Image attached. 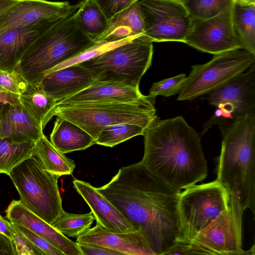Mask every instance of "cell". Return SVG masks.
I'll use <instances>...</instances> for the list:
<instances>
[{
    "label": "cell",
    "mask_w": 255,
    "mask_h": 255,
    "mask_svg": "<svg viewBox=\"0 0 255 255\" xmlns=\"http://www.w3.org/2000/svg\"><path fill=\"white\" fill-rule=\"evenodd\" d=\"M96 189L141 232L154 255H166L182 242L180 190L154 176L140 162L121 167Z\"/></svg>",
    "instance_id": "cell-1"
},
{
    "label": "cell",
    "mask_w": 255,
    "mask_h": 255,
    "mask_svg": "<svg viewBox=\"0 0 255 255\" xmlns=\"http://www.w3.org/2000/svg\"><path fill=\"white\" fill-rule=\"evenodd\" d=\"M143 135L144 154L139 162L167 185L181 190L207 177L200 136L182 116L157 117Z\"/></svg>",
    "instance_id": "cell-2"
},
{
    "label": "cell",
    "mask_w": 255,
    "mask_h": 255,
    "mask_svg": "<svg viewBox=\"0 0 255 255\" xmlns=\"http://www.w3.org/2000/svg\"><path fill=\"white\" fill-rule=\"evenodd\" d=\"M223 139L217 159V179L226 189L229 204L255 214V113L220 128Z\"/></svg>",
    "instance_id": "cell-3"
},
{
    "label": "cell",
    "mask_w": 255,
    "mask_h": 255,
    "mask_svg": "<svg viewBox=\"0 0 255 255\" xmlns=\"http://www.w3.org/2000/svg\"><path fill=\"white\" fill-rule=\"evenodd\" d=\"M78 16V9L58 20L22 56L16 70L29 83L40 82L46 72L97 42L81 29Z\"/></svg>",
    "instance_id": "cell-4"
},
{
    "label": "cell",
    "mask_w": 255,
    "mask_h": 255,
    "mask_svg": "<svg viewBox=\"0 0 255 255\" xmlns=\"http://www.w3.org/2000/svg\"><path fill=\"white\" fill-rule=\"evenodd\" d=\"M155 98L148 95L128 102L57 106L54 116L75 123L96 140L104 128L113 125L130 123L147 128L157 117L154 107Z\"/></svg>",
    "instance_id": "cell-5"
},
{
    "label": "cell",
    "mask_w": 255,
    "mask_h": 255,
    "mask_svg": "<svg viewBox=\"0 0 255 255\" xmlns=\"http://www.w3.org/2000/svg\"><path fill=\"white\" fill-rule=\"evenodd\" d=\"M8 175L21 203L51 225L63 210L58 185L60 176L46 170L35 155L15 166Z\"/></svg>",
    "instance_id": "cell-6"
},
{
    "label": "cell",
    "mask_w": 255,
    "mask_h": 255,
    "mask_svg": "<svg viewBox=\"0 0 255 255\" xmlns=\"http://www.w3.org/2000/svg\"><path fill=\"white\" fill-rule=\"evenodd\" d=\"M153 53L152 42L138 37L80 64L97 81L139 87L141 77L151 64Z\"/></svg>",
    "instance_id": "cell-7"
},
{
    "label": "cell",
    "mask_w": 255,
    "mask_h": 255,
    "mask_svg": "<svg viewBox=\"0 0 255 255\" xmlns=\"http://www.w3.org/2000/svg\"><path fill=\"white\" fill-rule=\"evenodd\" d=\"M184 189L179 196L178 210L182 234L180 244H187L229 207V196L217 179Z\"/></svg>",
    "instance_id": "cell-8"
},
{
    "label": "cell",
    "mask_w": 255,
    "mask_h": 255,
    "mask_svg": "<svg viewBox=\"0 0 255 255\" xmlns=\"http://www.w3.org/2000/svg\"><path fill=\"white\" fill-rule=\"evenodd\" d=\"M255 62V55L238 48L216 54L204 64L192 66L178 101L193 100L243 73Z\"/></svg>",
    "instance_id": "cell-9"
},
{
    "label": "cell",
    "mask_w": 255,
    "mask_h": 255,
    "mask_svg": "<svg viewBox=\"0 0 255 255\" xmlns=\"http://www.w3.org/2000/svg\"><path fill=\"white\" fill-rule=\"evenodd\" d=\"M208 102L217 108L201 134L213 125L220 128L237 118L255 113V65L208 93Z\"/></svg>",
    "instance_id": "cell-10"
},
{
    "label": "cell",
    "mask_w": 255,
    "mask_h": 255,
    "mask_svg": "<svg viewBox=\"0 0 255 255\" xmlns=\"http://www.w3.org/2000/svg\"><path fill=\"white\" fill-rule=\"evenodd\" d=\"M243 214L229 207L189 243V255H255L242 246Z\"/></svg>",
    "instance_id": "cell-11"
},
{
    "label": "cell",
    "mask_w": 255,
    "mask_h": 255,
    "mask_svg": "<svg viewBox=\"0 0 255 255\" xmlns=\"http://www.w3.org/2000/svg\"><path fill=\"white\" fill-rule=\"evenodd\" d=\"M144 32L142 38L153 42H185L192 18L184 5L171 0H139Z\"/></svg>",
    "instance_id": "cell-12"
},
{
    "label": "cell",
    "mask_w": 255,
    "mask_h": 255,
    "mask_svg": "<svg viewBox=\"0 0 255 255\" xmlns=\"http://www.w3.org/2000/svg\"><path fill=\"white\" fill-rule=\"evenodd\" d=\"M232 6L207 19H192L184 43L214 55L242 48L233 28Z\"/></svg>",
    "instance_id": "cell-13"
},
{
    "label": "cell",
    "mask_w": 255,
    "mask_h": 255,
    "mask_svg": "<svg viewBox=\"0 0 255 255\" xmlns=\"http://www.w3.org/2000/svg\"><path fill=\"white\" fill-rule=\"evenodd\" d=\"M81 4V1L71 4L67 1L21 0L9 11L5 21L0 27V31L68 16L78 10Z\"/></svg>",
    "instance_id": "cell-14"
},
{
    "label": "cell",
    "mask_w": 255,
    "mask_h": 255,
    "mask_svg": "<svg viewBox=\"0 0 255 255\" xmlns=\"http://www.w3.org/2000/svg\"><path fill=\"white\" fill-rule=\"evenodd\" d=\"M59 19L41 21L0 31V70H16L20 60L30 46Z\"/></svg>",
    "instance_id": "cell-15"
},
{
    "label": "cell",
    "mask_w": 255,
    "mask_h": 255,
    "mask_svg": "<svg viewBox=\"0 0 255 255\" xmlns=\"http://www.w3.org/2000/svg\"><path fill=\"white\" fill-rule=\"evenodd\" d=\"M76 242L108 248L123 255H154L140 231L112 232L97 223L77 237Z\"/></svg>",
    "instance_id": "cell-16"
},
{
    "label": "cell",
    "mask_w": 255,
    "mask_h": 255,
    "mask_svg": "<svg viewBox=\"0 0 255 255\" xmlns=\"http://www.w3.org/2000/svg\"><path fill=\"white\" fill-rule=\"evenodd\" d=\"M73 186L91 210L97 224L112 232L139 231L100 192L89 183L78 179Z\"/></svg>",
    "instance_id": "cell-17"
},
{
    "label": "cell",
    "mask_w": 255,
    "mask_h": 255,
    "mask_svg": "<svg viewBox=\"0 0 255 255\" xmlns=\"http://www.w3.org/2000/svg\"><path fill=\"white\" fill-rule=\"evenodd\" d=\"M5 217L9 222L20 224L46 239L64 255H82L76 242L34 214L20 200L12 201L6 210Z\"/></svg>",
    "instance_id": "cell-18"
},
{
    "label": "cell",
    "mask_w": 255,
    "mask_h": 255,
    "mask_svg": "<svg viewBox=\"0 0 255 255\" xmlns=\"http://www.w3.org/2000/svg\"><path fill=\"white\" fill-rule=\"evenodd\" d=\"M96 81L88 69L77 64L46 75L39 83L58 102L84 90Z\"/></svg>",
    "instance_id": "cell-19"
},
{
    "label": "cell",
    "mask_w": 255,
    "mask_h": 255,
    "mask_svg": "<svg viewBox=\"0 0 255 255\" xmlns=\"http://www.w3.org/2000/svg\"><path fill=\"white\" fill-rule=\"evenodd\" d=\"M143 95L139 87L118 82L96 81L84 90L58 102L57 106L87 103L128 102L135 101Z\"/></svg>",
    "instance_id": "cell-20"
},
{
    "label": "cell",
    "mask_w": 255,
    "mask_h": 255,
    "mask_svg": "<svg viewBox=\"0 0 255 255\" xmlns=\"http://www.w3.org/2000/svg\"><path fill=\"white\" fill-rule=\"evenodd\" d=\"M43 130L20 103L8 104L0 116V138L35 143L44 134Z\"/></svg>",
    "instance_id": "cell-21"
},
{
    "label": "cell",
    "mask_w": 255,
    "mask_h": 255,
    "mask_svg": "<svg viewBox=\"0 0 255 255\" xmlns=\"http://www.w3.org/2000/svg\"><path fill=\"white\" fill-rule=\"evenodd\" d=\"M144 23L139 0L109 19L106 31L96 40L114 42L131 36L142 37Z\"/></svg>",
    "instance_id": "cell-22"
},
{
    "label": "cell",
    "mask_w": 255,
    "mask_h": 255,
    "mask_svg": "<svg viewBox=\"0 0 255 255\" xmlns=\"http://www.w3.org/2000/svg\"><path fill=\"white\" fill-rule=\"evenodd\" d=\"M52 144L62 153L87 149L95 140L75 123L57 117L50 135Z\"/></svg>",
    "instance_id": "cell-23"
},
{
    "label": "cell",
    "mask_w": 255,
    "mask_h": 255,
    "mask_svg": "<svg viewBox=\"0 0 255 255\" xmlns=\"http://www.w3.org/2000/svg\"><path fill=\"white\" fill-rule=\"evenodd\" d=\"M232 20L234 34L242 48L255 55V0H235Z\"/></svg>",
    "instance_id": "cell-24"
},
{
    "label": "cell",
    "mask_w": 255,
    "mask_h": 255,
    "mask_svg": "<svg viewBox=\"0 0 255 255\" xmlns=\"http://www.w3.org/2000/svg\"><path fill=\"white\" fill-rule=\"evenodd\" d=\"M20 104L30 116L44 129L54 116L57 101L45 92L39 83H29L19 95Z\"/></svg>",
    "instance_id": "cell-25"
},
{
    "label": "cell",
    "mask_w": 255,
    "mask_h": 255,
    "mask_svg": "<svg viewBox=\"0 0 255 255\" xmlns=\"http://www.w3.org/2000/svg\"><path fill=\"white\" fill-rule=\"evenodd\" d=\"M33 155L46 170L59 176L72 175L76 167L74 161L56 149L44 134L34 143Z\"/></svg>",
    "instance_id": "cell-26"
},
{
    "label": "cell",
    "mask_w": 255,
    "mask_h": 255,
    "mask_svg": "<svg viewBox=\"0 0 255 255\" xmlns=\"http://www.w3.org/2000/svg\"><path fill=\"white\" fill-rule=\"evenodd\" d=\"M78 21L81 29L95 42L106 31L109 24V19L95 0H82Z\"/></svg>",
    "instance_id": "cell-27"
},
{
    "label": "cell",
    "mask_w": 255,
    "mask_h": 255,
    "mask_svg": "<svg viewBox=\"0 0 255 255\" xmlns=\"http://www.w3.org/2000/svg\"><path fill=\"white\" fill-rule=\"evenodd\" d=\"M34 143L0 138V173L8 175L15 166L33 156Z\"/></svg>",
    "instance_id": "cell-28"
},
{
    "label": "cell",
    "mask_w": 255,
    "mask_h": 255,
    "mask_svg": "<svg viewBox=\"0 0 255 255\" xmlns=\"http://www.w3.org/2000/svg\"><path fill=\"white\" fill-rule=\"evenodd\" d=\"M94 220L92 212L76 214L63 210L51 225L67 238H77L90 228Z\"/></svg>",
    "instance_id": "cell-29"
},
{
    "label": "cell",
    "mask_w": 255,
    "mask_h": 255,
    "mask_svg": "<svg viewBox=\"0 0 255 255\" xmlns=\"http://www.w3.org/2000/svg\"><path fill=\"white\" fill-rule=\"evenodd\" d=\"M147 128L130 123L113 125L104 128L95 140L96 144L112 147L132 137L143 135Z\"/></svg>",
    "instance_id": "cell-30"
},
{
    "label": "cell",
    "mask_w": 255,
    "mask_h": 255,
    "mask_svg": "<svg viewBox=\"0 0 255 255\" xmlns=\"http://www.w3.org/2000/svg\"><path fill=\"white\" fill-rule=\"evenodd\" d=\"M192 19H207L231 7L235 0H181Z\"/></svg>",
    "instance_id": "cell-31"
},
{
    "label": "cell",
    "mask_w": 255,
    "mask_h": 255,
    "mask_svg": "<svg viewBox=\"0 0 255 255\" xmlns=\"http://www.w3.org/2000/svg\"><path fill=\"white\" fill-rule=\"evenodd\" d=\"M138 37L140 36H131L114 42H107L104 40L98 41L91 47L47 71L45 73L44 77L54 71L87 61L113 48L127 43Z\"/></svg>",
    "instance_id": "cell-32"
},
{
    "label": "cell",
    "mask_w": 255,
    "mask_h": 255,
    "mask_svg": "<svg viewBox=\"0 0 255 255\" xmlns=\"http://www.w3.org/2000/svg\"><path fill=\"white\" fill-rule=\"evenodd\" d=\"M186 79V75L181 73L154 83L149 90V95L168 97L179 94L185 84Z\"/></svg>",
    "instance_id": "cell-33"
},
{
    "label": "cell",
    "mask_w": 255,
    "mask_h": 255,
    "mask_svg": "<svg viewBox=\"0 0 255 255\" xmlns=\"http://www.w3.org/2000/svg\"><path fill=\"white\" fill-rule=\"evenodd\" d=\"M28 85L29 82L16 70H0V86L7 91L19 95Z\"/></svg>",
    "instance_id": "cell-34"
},
{
    "label": "cell",
    "mask_w": 255,
    "mask_h": 255,
    "mask_svg": "<svg viewBox=\"0 0 255 255\" xmlns=\"http://www.w3.org/2000/svg\"><path fill=\"white\" fill-rule=\"evenodd\" d=\"M12 223L36 247L43 252L45 255H64L63 252L46 239L20 224L15 223Z\"/></svg>",
    "instance_id": "cell-35"
},
{
    "label": "cell",
    "mask_w": 255,
    "mask_h": 255,
    "mask_svg": "<svg viewBox=\"0 0 255 255\" xmlns=\"http://www.w3.org/2000/svg\"><path fill=\"white\" fill-rule=\"evenodd\" d=\"M13 226L12 242L16 255H45L40 249L36 247L25 236Z\"/></svg>",
    "instance_id": "cell-36"
},
{
    "label": "cell",
    "mask_w": 255,
    "mask_h": 255,
    "mask_svg": "<svg viewBox=\"0 0 255 255\" xmlns=\"http://www.w3.org/2000/svg\"><path fill=\"white\" fill-rule=\"evenodd\" d=\"M138 0H95L108 19Z\"/></svg>",
    "instance_id": "cell-37"
},
{
    "label": "cell",
    "mask_w": 255,
    "mask_h": 255,
    "mask_svg": "<svg viewBox=\"0 0 255 255\" xmlns=\"http://www.w3.org/2000/svg\"><path fill=\"white\" fill-rule=\"evenodd\" d=\"M76 243L82 255H123L120 252L100 246Z\"/></svg>",
    "instance_id": "cell-38"
},
{
    "label": "cell",
    "mask_w": 255,
    "mask_h": 255,
    "mask_svg": "<svg viewBox=\"0 0 255 255\" xmlns=\"http://www.w3.org/2000/svg\"><path fill=\"white\" fill-rule=\"evenodd\" d=\"M21 0H0V27L7 18L11 9Z\"/></svg>",
    "instance_id": "cell-39"
},
{
    "label": "cell",
    "mask_w": 255,
    "mask_h": 255,
    "mask_svg": "<svg viewBox=\"0 0 255 255\" xmlns=\"http://www.w3.org/2000/svg\"><path fill=\"white\" fill-rule=\"evenodd\" d=\"M0 255H16L12 241L0 233Z\"/></svg>",
    "instance_id": "cell-40"
},
{
    "label": "cell",
    "mask_w": 255,
    "mask_h": 255,
    "mask_svg": "<svg viewBox=\"0 0 255 255\" xmlns=\"http://www.w3.org/2000/svg\"><path fill=\"white\" fill-rule=\"evenodd\" d=\"M0 103L9 105L19 104V95L9 92L0 86Z\"/></svg>",
    "instance_id": "cell-41"
},
{
    "label": "cell",
    "mask_w": 255,
    "mask_h": 255,
    "mask_svg": "<svg viewBox=\"0 0 255 255\" xmlns=\"http://www.w3.org/2000/svg\"><path fill=\"white\" fill-rule=\"evenodd\" d=\"M0 233L12 241L13 226L11 223L6 220L0 214Z\"/></svg>",
    "instance_id": "cell-42"
},
{
    "label": "cell",
    "mask_w": 255,
    "mask_h": 255,
    "mask_svg": "<svg viewBox=\"0 0 255 255\" xmlns=\"http://www.w3.org/2000/svg\"><path fill=\"white\" fill-rule=\"evenodd\" d=\"M8 104L0 103V116L5 110Z\"/></svg>",
    "instance_id": "cell-43"
},
{
    "label": "cell",
    "mask_w": 255,
    "mask_h": 255,
    "mask_svg": "<svg viewBox=\"0 0 255 255\" xmlns=\"http://www.w3.org/2000/svg\"><path fill=\"white\" fill-rule=\"evenodd\" d=\"M171 0L175 1L178 2L182 3L181 0Z\"/></svg>",
    "instance_id": "cell-44"
}]
</instances>
